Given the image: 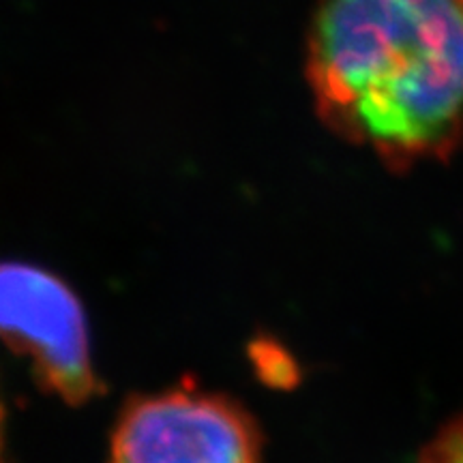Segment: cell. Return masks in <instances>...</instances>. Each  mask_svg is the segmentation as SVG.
<instances>
[{"label": "cell", "instance_id": "obj_2", "mask_svg": "<svg viewBox=\"0 0 463 463\" xmlns=\"http://www.w3.org/2000/svg\"><path fill=\"white\" fill-rule=\"evenodd\" d=\"M262 433L241 403L183 386L127 405L108 463H262Z\"/></svg>", "mask_w": 463, "mask_h": 463}, {"label": "cell", "instance_id": "obj_3", "mask_svg": "<svg viewBox=\"0 0 463 463\" xmlns=\"http://www.w3.org/2000/svg\"><path fill=\"white\" fill-rule=\"evenodd\" d=\"M0 339L26 356L45 389L67 403L80 405L97 392L84 307L48 270L0 262Z\"/></svg>", "mask_w": 463, "mask_h": 463}, {"label": "cell", "instance_id": "obj_5", "mask_svg": "<svg viewBox=\"0 0 463 463\" xmlns=\"http://www.w3.org/2000/svg\"><path fill=\"white\" fill-rule=\"evenodd\" d=\"M3 419H5V412H3V405H0V463H3V450H5V442H3Z\"/></svg>", "mask_w": 463, "mask_h": 463}, {"label": "cell", "instance_id": "obj_4", "mask_svg": "<svg viewBox=\"0 0 463 463\" xmlns=\"http://www.w3.org/2000/svg\"><path fill=\"white\" fill-rule=\"evenodd\" d=\"M416 463H463V412L430 439Z\"/></svg>", "mask_w": 463, "mask_h": 463}, {"label": "cell", "instance_id": "obj_1", "mask_svg": "<svg viewBox=\"0 0 463 463\" xmlns=\"http://www.w3.org/2000/svg\"><path fill=\"white\" fill-rule=\"evenodd\" d=\"M307 75L322 120L392 170L463 144V0H316Z\"/></svg>", "mask_w": 463, "mask_h": 463}]
</instances>
